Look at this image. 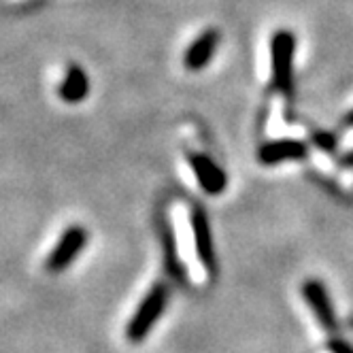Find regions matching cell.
I'll return each mask as SVG.
<instances>
[{
    "instance_id": "cell-1",
    "label": "cell",
    "mask_w": 353,
    "mask_h": 353,
    "mask_svg": "<svg viewBox=\"0 0 353 353\" xmlns=\"http://www.w3.org/2000/svg\"><path fill=\"white\" fill-rule=\"evenodd\" d=\"M170 298V288L164 281H158L141 300L139 309L134 311L132 319L125 325V339L130 343H141L149 336L154 323L162 317Z\"/></svg>"
},
{
    "instance_id": "cell-2",
    "label": "cell",
    "mask_w": 353,
    "mask_h": 353,
    "mask_svg": "<svg viewBox=\"0 0 353 353\" xmlns=\"http://www.w3.org/2000/svg\"><path fill=\"white\" fill-rule=\"evenodd\" d=\"M294 52H296V37L290 30H279L272 34L270 39L272 88L281 94H292L294 90Z\"/></svg>"
},
{
    "instance_id": "cell-3",
    "label": "cell",
    "mask_w": 353,
    "mask_h": 353,
    "mask_svg": "<svg viewBox=\"0 0 353 353\" xmlns=\"http://www.w3.org/2000/svg\"><path fill=\"white\" fill-rule=\"evenodd\" d=\"M88 245V230L79 223H72L64 230V234L60 236V241L56 243V247L52 249V254L47 256L45 268L49 272H62L66 270L74 258H77L81 251Z\"/></svg>"
},
{
    "instance_id": "cell-4",
    "label": "cell",
    "mask_w": 353,
    "mask_h": 353,
    "mask_svg": "<svg viewBox=\"0 0 353 353\" xmlns=\"http://www.w3.org/2000/svg\"><path fill=\"white\" fill-rule=\"evenodd\" d=\"M190 223H192V234H194V245H196V254L198 260L207 268L209 274H217V254H215V243H213V232H211V223L207 217V211L194 205L190 213Z\"/></svg>"
},
{
    "instance_id": "cell-5",
    "label": "cell",
    "mask_w": 353,
    "mask_h": 353,
    "mask_svg": "<svg viewBox=\"0 0 353 353\" xmlns=\"http://www.w3.org/2000/svg\"><path fill=\"white\" fill-rule=\"evenodd\" d=\"M302 296H305L307 305L311 307L313 315L317 317V321L321 323L323 330L327 334H336L339 323H336L334 307H332L330 296H327L323 283H319L317 279H309L305 285H302Z\"/></svg>"
},
{
    "instance_id": "cell-6",
    "label": "cell",
    "mask_w": 353,
    "mask_h": 353,
    "mask_svg": "<svg viewBox=\"0 0 353 353\" xmlns=\"http://www.w3.org/2000/svg\"><path fill=\"white\" fill-rule=\"evenodd\" d=\"M190 166L196 174L200 188L207 194L217 196L228 185V174H225V170L219 164H215L211 158L203 154H190Z\"/></svg>"
},
{
    "instance_id": "cell-7",
    "label": "cell",
    "mask_w": 353,
    "mask_h": 353,
    "mask_svg": "<svg viewBox=\"0 0 353 353\" xmlns=\"http://www.w3.org/2000/svg\"><path fill=\"white\" fill-rule=\"evenodd\" d=\"M309 149L307 143L296 139H283V141H270L258 149V162L264 166H274L290 160H302L307 158Z\"/></svg>"
},
{
    "instance_id": "cell-8",
    "label": "cell",
    "mask_w": 353,
    "mask_h": 353,
    "mask_svg": "<svg viewBox=\"0 0 353 353\" xmlns=\"http://www.w3.org/2000/svg\"><path fill=\"white\" fill-rule=\"evenodd\" d=\"M158 234L162 243V258H164V268L166 272L176 281L185 279V268L179 258V247H176V239L172 232V225L166 219V215H158Z\"/></svg>"
},
{
    "instance_id": "cell-9",
    "label": "cell",
    "mask_w": 353,
    "mask_h": 353,
    "mask_svg": "<svg viewBox=\"0 0 353 353\" xmlns=\"http://www.w3.org/2000/svg\"><path fill=\"white\" fill-rule=\"evenodd\" d=\"M217 45H219V30H215V28H209L200 37H196V41H192V45L185 52V58H183L185 68L192 72L203 70L213 60V56L217 52Z\"/></svg>"
},
{
    "instance_id": "cell-10",
    "label": "cell",
    "mask_w": 353,
    "mask_h": 353,
    "mask_svg": "<svg viewBox=\"0 0 353 353\" xmlns=\"http://www.w3.org/2000/svg\"><path fill=\"white\" fill-rule=\"evenodd\" d=\"M88 92H90V79H88L85 70L79 64H70L60 88H58L60 98L68 105H77L81 100H85Z\"/></svg>"
},
{
    "instance_id": "cell-11",
    "label": "cell",
    "mask_w": 353,
    "mask_h": 353,
    "mask_svg": "<svg viewBox=\"0 0 353 353\" xmlns=\"http://www.w3.org/2000/svg\"><path fill=\"white\" fill-rule=\"evenodd\" d=\"M313 139H315V143H317L319 147H323V149H327V151H332V149L336 147V145H334L336 139H334L332 134H315Z\"/></svg>"
},
{
    "instance_id": "cell-12",
    "label": "cell",
    "mask_w": 353,
    "mask_h": 353,
    "mask_svg": "<svg viewBox=\"0 0 353 353\" xmlns=\"http://www.w3.org/2000/svg\"><path fill=\"white\" fill-rule=\"evenodd\" d=\"M345 123H347V125H353V111L345 117Z\"/></svg>"
}]
</instances>
